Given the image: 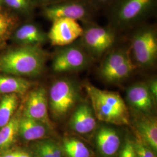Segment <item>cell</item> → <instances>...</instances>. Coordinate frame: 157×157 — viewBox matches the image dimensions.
<instances>
[{"instance_id": "obj_26", "label": "cell", "mask_w": 157, "mask_h": 157, "mask_svg": "<svg viewBox=\"0 0 157 157\" xmlns=\"http://www.w3.org/2000/svg\"><path fill=\"white\" fill-rule=\"evenodd\" d=\"M51 140L40 141L34 147L35 157H52Z\"/></svg>"}, {"instance_id": "obj_17", "label": "cell", "mask_w": 157, "mask_h": 157, "mask_svg": "<svg viewBox=\"0 0 157 157\" xmlns=\"http://www.w3.org/2000/svg\"><path fill=\"white\" fill-rule=\"evenodd\" d=\"M49 127L43 123L22 115L19 127V134L25 140L36 141L47 135Z\"/></svg>"}, {"instance_id": "obj_24", "label": "cell", "mask_w": 157, "mask_h": 157, "mask_svg": "<svg viewBox=\"0 0 157 157\" xmlns=\"http://www.w3.org/2000/svg\"><path fill=\"white\" fill-rule=\"evenodd\" d=\"M2 6L26 15H30L36 6L31 0H2Z\"/></svg>"}, {"instance_id": "obj_1", "label": "cell", "mask_w": 157, "mask_h": 157, "mask_svg": "<svg viewBox=\"0 0 157 157\" xmlns=\"http://www.w3.org/2000/svg\"><path fill=\"white\" fill-rule=\"evenodd\" d=\"M47 55L39 46L21 45L0 55V73L37 76L43 72Z\"/></svg>"}, {"instance_id": "obj_4", "label": "cell", "mask_w": 157, "mask_h": 157, "mask_svg": "<svg viewBox=\"0 0 157 157\" xmlns=\"http://www.w3.org/2000/svg\"><path fill=\"white\" fill-rule=\"evenodd\" d=\"M79 98L78 86L69 78L56 80L51 86L48 95V107L56 119L66 117L77 104Z\"/></svg>"}, {"instance_id": "obj_7", "label": "cell", "mask_w": 157, "mask_h": 157, "mask_svg": "<svg viewBox=\"0 0 157 157\" xmlns=\"http://www.w3.org/2000/svg\"><path fill=\"white\" fill-rule=\"evenodd\" d=\"M95 10L89 0H62L43 6V13L52 22L58 19L69 18L89 22Z\"/></svg>"}, {"instance_id": "obj_22", "label": "cell", "mask_w": 157, "mask_h": 157, "mask_svg": "<svg viewBox=\"0 0 157 157\" xmlns=\"http://www.w3.org/2000/svg\"><path fill=\"white\" fill-rule=\"evenodd\" d=\"M62 150L68 157H91L89 148L81 141L75 138H65Z\"/></svg>"}, {"instance_id": "obj_8", "label": "cell", "mask_w": 157, "mask_h": 157, "mask_svg": "<svg viewBox=\"0 0 157 157\" xmlns=\"http://www.w3.org/2000/svg\"><path fill=\"white\" fill-rule=\"evenodd\" d=\"M93 59L80 44L72 43L62 47L52 62V69L56 73H70L84 70Z\"/></svg>"}, {"instance_id": "obj_20", "label": "cell", "mask_w": 157, "mask_h": 157, "mask_svg": "<svg viewBox=\"0 0 157 157\" xmlns=\"http://www.w3.org/2000/svg\"><path fill=\"white\" fill-rule=\"evenodd\" d=\"M17 23V19L12 13L0 5V48L6 45Z\"/></svg>"}, {"instance_id": "obj_5", "label": "cell", "mask_w": 157, "mask_h": 157, "mask_svg": "<svg viewBox=\"0 0 157 157\" xmlns=\"http://www.w3.org/2000/svg\"><path fill=\"white\" fill-rule=\"evenodd\" d=\"M131 50L137 67H152L157 61V34L151 26L139 29L132 38Z\"/></svg>"}, {"instance_id": "obj_14", "label": "cell", "mask_w": 157, "mask_h": 157, "mask_svg": "<svg viewBox=\"0 0 157 157\" xmlns=\"http://www.w3.org/2000/svg\"><path fill=\"white\" fill-rule=\"evenodd\" d=\"M140 115L135 121L136 135L157 154V118L154 115L144 114Z\"/></svg>"}, {"instance_id": "obj_32", "label": "cell", "mask_w": 157, "mask_h": 157, "mask_svg": "<svg viewBox=\"0 0 157 157\" xmlns=\"http://www.w3.org/2000/svg\"><path fill=\"white\" fill-rule=\"evenodd\" d=\"M17 150H7L2 152L0 154V157H17Z\"/></svg>"}, {"instance_id": "obj_23", "label": "cell", "mask_w": 157, "mask_h": 157, "mask_svg": "<svg viewBox=\"0 0 157 157\" xmlns=\"http://www.w3.org/2000/svg\"><path fill=\"white\" fill-rule=\"evenodd\" d=\"M137 66L136 65L131 56H128L121 67L112 73L107 82L110 83H117L128 78L134 72Z\"/></svg>"}, {"instance_id": "obj_29", "label": "cell", "mask_w": 157, "mask_h": 157, "mask_svg": "<svg viewBox=\"0 0 157 157\" xmlns=\"http://www.w3.org/2000/svg\"><path fill=\"white\" fill-rule=\"evenodd\" d=\"M147 86L148 89L150 90V93L154 97V98L157 100V78H153L150 80L147 83Z\"/></svg>"}, {"instance_id": "obj_25", "label": "cell", "mask_w": 157, "mask_h": 157, "mask_svg": "<svg viewBox=\"0 0 157 157\" xmlns=\"http://www.w3.org/2000/svg\"><path fill=\"white\" fill-rule=\"evenodd\" d=\"M135 148L137 155L140 157H156L157 154L136 135L134 140Z\"/></svg>"}, {"instance_id": "obj_33", "label": "cell", "mask_w": 157, "mask_h": 157, "mask_svg": "<svg viewBox=\"0 0 157 157\" xmlns=\"http://www.w3.org/2000/svg\"><path fill=\"white\" fill-rule=\"evenodd\" d=\"M17 157H33L32 155L26 151L18 149L17 150Z\"/></svg>"}, {"instance_id": "obj_10", "label": "cell", "mask_w": 157, "mask_h": 157, "mask_svg": "<svg viewBox=\"0 0 157 157\" xmlns=\"http://www.w3.org/2000/svg\"><path fill=\"white\" fill-rule=\"evenodd\" d=\"M23 115L43 123L49 128L52 127L48 115V96L44 87L36 88L29 93L23 108Z\"/></svg>"}, {"instance_id": "obj_15", "label": "cell", "mask_w": 157, "mask_h": 157, "mask_svg": "<svg viewBox=\"0 0 157 157\" xmlns=\"http://www.w3.org/2000/svg\"><path fill=\"white\" fill-rule=\"evenodd\" d=\"M15 39L21 45L39 46L48 39L47 35L32 23L25 24L17 30Z\"/></svg>"}, {"instance_id": "obj_9", "label": "cell", "mask_w": 157, "mask_h": 157, "mask_svg": "<svg viewBox=\"0 0 157 157\" xmlns=\"http://www.w3.org/2000/svg\"><path fill=\"white\" fill-rule=\"evenodd\" d=\"M83 32V28L78 21L61 18L52 21L47 37L52 45L63 47L75 43L80 38Z\"/></svg>"}, {"instance_id": "obj_35", "label": "cell", "mask_w": 157, "mask_h": 157, "mask_svg": "<svg viewBox=\"0 0 157 157\" xmlns=\"http://www.w3.org/2000/svg\"><path fill=\"white\" fill-rule=\"evenodd\" d=\"M137 157H139V156H138V155H137Z\"/></svg>"}, {"instance_id": "obj_2", "label": "cell", "mask_w": 157, "mask_h": 157, "mask_svg": "<svg viewBox=\"0 0 157 157\" xmlns=\"http://www.w3.org/2000/svg\"><path fill=\"white\" fill-rule=\"evenodd\" d=\"M84 87L98 120L115 125H129V109L118 93L101 90L90 83H86Z\"/></svg>"}, {"instance_id": "obj_11", "label": "cell", "mask_w": 157, "mask_h": 157, "mask_svg": "<svg viewBox=\"0 0 157 157\" xmlns=\"http://www.w3.org/2000/svg\"><path fill=\"white\" fill-rule=\"evenodd\" d=\"M126 100L129 105L140 114L153 115L156 110L157 100L150 93L146 83L131 85L126 90Z\"/></svg>"}, {"instance_id": "obj_34", "label": "cell", "mask_w": 157, "mask_h": 157, "mask_svg": "<svg viewBox=\"0 0 157 157\" xmlns=\"http://www.w3.org/2000/svg\"><path fill=\"white\" fill-rule=\"evenodd\" d=\"M0 5L2 6V0H0Z\"/></svg>"}, {"instance_id": "obj_21", "label": "cell", "mask_w": 157, "mask_h": 157, "mask_svg": "<svg viewBox=\"0 0 157 157\" xmlns=\"http://www.w3.org/2000/svg\"><path fill=\"white\" fill-rule=\"evenodd\" d=\"M18 105L17 94H6L0 102V128L6 125L11 119Z\"/></svg>"}, {"instance_id": "obj_12", "label": "cell", "mask_w": 157, "mask_h": 157, "mask_svg": "<svg viewBox=\"0 0 157 157\" xmlns=\"http://www.w3.org/2000/svg\"><path fill=\"white\" fill-rule=\"evenodd\" d=\"M96 119L91 104L83 102L75 108L70 118L69 125L75 132L80 135H87L95 129Z\"/></svg>"}, {"instance_id": "obj_16", "label": "cell", "mask_w": 157, "mask_h": 157, "mask_svg": "<svg viewBox=\"0 0 157 157\" xmlns=\"http://www.w3.org/2000/svg\"><path fill=\"white\" fill-rule=\"evenodd\" d=\"M130 56L129 49L119 48L109 51L105 56L100 67L99 74L101 78L105 82L118 67Z\"/></svg>"}, {"instance_id": "obj_18", "label": "cell", "mask_w": 157, "mask_h": 157, "mask_svg": "<svg viewBox=\"0 0 157 157\" xmlns=\"http://www.w3.org/2000/svg\"><path fill=\"white\" fill-rule=\"evenodd\" d=\"M33 83L20 76L0 74V94H25Z\"/></svg>"}, {"instance_id": "obj_6", "label": "cell", "mask_w": 157, "mask_h": 157, "mask_svg": "<svg viewBox=\"0 0 157 157\" xmlns=\"http://www.w3.org/2000/svg\"><path fill=\"white\" fill-rule=\"evenodd\" d=\"M80 44L93 59H99L108 53L116 41L114 30L109 27L89 25L80 38Z\"/></svg>"}, {"instance_id": "obj_13", "label": "cell", "mask_w": 157, "mask_h": 157, "mask_svg": "<svg viewBox=\"0 0 157 157\" xmlns=\"http://www.w3.org/2000/svg\"><path fill=\"white\" fill-rule=\"evenodd\" d=\"M97 150L102 157H114L121 144L118 132L112 128L102 126L98 130L95 136Z\"/></svg>"}, {"instance_id": "obj_3", "label": "cell", "mask_w": 157, "mask_h": 157, "mask_svg": "<svg viewBox=\"0 0 157 157\" xmlns=\"http://www.w3.org/2000/svg\"><path fill=\"white\" fill-rule=\"evenodd\" d=\"M156 4L157 0H118L110 6V22L117 28L129 27L150 15Z\"/></svg>"}, {"instance_id": "obj_19", "label": "cell", "mask_w": 157, "mask_h": 157, "mask_svg": "<svg viewBox=\"0 0 157 157\" xmlns=\"http://www.w3.org/2000/svg\"><path fill=\"white\" fill-rule=\"evenodd\" d=\"M21 112L17 111L11 120L0 129V152L5 151L14 143L19 135Z\"/></svg>"}, {"instance_id": "obj_27", "label": "cell", "mask_w": 157, "mask_h": 157, "mask_svg": "<svg viewBox=\"0 0 157 157\" xmlns=\"http://www.w3.org/2000/svg\"><path fill=\"white\" fill-rule=\"evenodd\" d=\"M119 157H137L135 148L134 140L126 138L123 147L119 152Z\"/></svg>"}, {"instance_id": "obj_28", "label": "cell", "mask_w": 157, "mask_h": 157, "mask_svg": "<svg viewBox=\"0 0 157 157\" xmlns=\"http://www.w3.org/2000/svg\"><path fill=\"white\" fill-rule=\"evenodd\" d=\"M90 3L95 8L99 9L101 8L111 6L118 0H89Z\"/></svg>"}, {"instance_id": "obj_31", "label": "cell", "mask_w": 157, "mask_h": 157, "mask_svg": "<svg viewBox=\"0 0 157 157\" xmlns=\"http://www.w3.org/2000/svg\"><path fill=\"white\" fill-rule=\"evenodd\" d=\"M35 6H49L61 1L62 0H31Z\"/></svg>"}, {"instance_id": "obj_30", "label": "cell", "mask_w": 157, "mask_h": 157, "mask_svg": "<svg viewBox=\"0 0 157 157\" xmlns=\"http://www.w3.org/2000/svg\"><path fill=\"white\" fill-rule=\"evenodd\" d=\"M51 148L52 157H62V149L56 142L51 140Z\"/></svg>"}]
</instances>
